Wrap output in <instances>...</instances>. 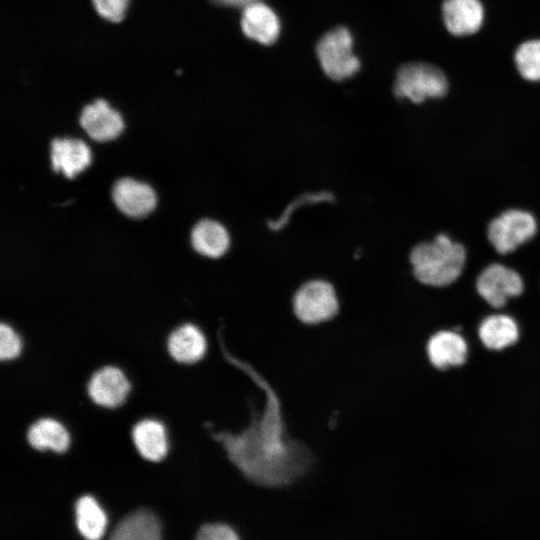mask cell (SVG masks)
Returning <instances> with one entry per match:
<instances>
[{
	"label": "cell",
	"mask_w": 540,
	"mask_h": 540,
	"mask_svg": "<svg viewBox=\"0 0 540 540\" xmlns=\"http://www.w3.org/2000/svg\"><path fill=\"white\" fill-rule=\"evenodd\" d=\"M241 28L248 38L271 45L278 39L281 25L278 16L268 5L256 1L244 7Z\"/></svg>",
	"instance_id": "cell-11"
},
{
	"label": "cell",
	"mask_w": 540,
	"mask_h": 540,
	"mask_svg": "<svg viewBox=\"0 0 540 540\" xmlns=\"http://www.w3.org/2000/svg\"><path fill=\"white\" fill-rule=\"evenodd\" d=\"M108 540H162L159 521L149 511L133 512L116 525Z\"/></svg>",
	"instance_id": "cell-18"
},
{
	"label": "cell",
	"mask_w": 540,
	"mask_h": 540,
	"mask_svg": "<svg viewBox=\"0 0 540 540\" xmlns=\"http://www.w3.org/2000/svg\"><path fill=\"white\" fill-rule=\"evenodd\" d=\"M29 445L38 450L64 453L68 450L71 437L67 428L58 420L44 417L33 422L27 430Z\"/></svg>",
	"instance_id": "cell-16"
},
{
	"label": "cell",
	"mask_w": 540,
	"mask_h": 540,
	"mask_svg": "<svg viewBox=\"0 0 540 540\" xmlns=\"http://www.w3.org/2000/svg\"><path fill=\"white\" fill-rule=\"evenodd\" d=\"M196 540H240L236 532L225 524H206L200 528Z\"/></svg>",
	"instance_id": "cell-24"
},
{
	"label": "cell",
	"mask_w": 540,
	"mask_h": 540,
	"mask_svg": "<svg viewBox=\"0 0 540 540\" xmlns=\"http://www.w3.org/2000/svg\"><path fill=\"white\" fill-rule=\"evenodd\" d=\"M430 362L438 369L462 365L467 357L465 340L456 332L440 331L427 344Z\"/></svg>",
	"instance_id": "cell-15"
},
{
	"label": "cell",
	"mask_w": 540,
	"mask_h": 540,
	"mask_svg": "<svg viewBox=\"0 0 540 540\" xmlns=\"http://www.w3.org/2000/svg\"><path fill=\"white\" fill-rule=\"evenodd\" d=\"M129 0H92L97 13L103 18L119 22L123 19Z\"/></svg>",
	"instance_id": "cell-23"
},
{
	"label": "cell",
	"mask_w": 540,
	"mask_h": 540,
	"mask_svg": "<svg viewBox=\"0 0 540 540\" xmlns=\"http://www.w3.org/2000/svg\"><path fill=\"white\" fill-rule=\"evenodd\" d=\"M448 91L445 74L432 64L415 62L402 66L397 72L394 94L419 104L428 98H440Z\"/></svg>",
	"instance_id": "cell-2"
},
{
	"label": "cell",
	"mask_w": 540,
	"mask_h": 540,
	"mask_svg": "<svg viewBox=\"0 0 540 540\" xmlns=\"http://www.w3.org/2000/svg\"><path fill=\"white\" fill-rule=\"evenodd\" d=\"M131 384L118 367L108 365L96 370L87 383L89 398L104 408H116L128 397Z\"/></svg>",
	"instance_id": "cell-7"
},
{
	"label": "cell",
	"mask_w": 540,
	"mask_h": 540,
	"mask_svg": "<svg viewBox=\"0 0 540 540\" xmlns=\"http://www.w3.org/2000/svg\"><path fill=\"white\" fill-rule=\"evenodd\" d=\"M536 230L537 223L531 213L510 209L490 222L488 239L497 252L507 254L530 240Z\"/></svg>",
	"instance_id": "cell-4"
},
{
	"label": "cell",
	"mask_w": 540,
	"mask_h": 540,
	"mask_svg": "<svg viewBox=\"0 0 540 540\" xmlns=\"http://www.w3.org/2000/svg\"><path fill=\"white\" fill-rule=\"evenodd\" d=\"M76 525L86 540H100L105 532L107 518L91 495H83L75 504Z\"/></svg>",
	"instance_id": "cell-20"
},
{
	"label": "cell",
	"mask_w": 540,
	"mask_h": 540,
	"mask_svg": "<svg viewBox=\"0 0 540 540\" xmlns=\"http://www.w3.org/2000/svg\"><path fill=\"white\" fill-rule=\"evenodd\" d=\"M466 260L465 248L445 234L416 245L410 262L416 279L429 286H446L461 275Z\"/></svg>",
	"instance_id": "cell-1"
},
{
	"label": "cell",
	"mask_w": 540,
	"mask_h": 540,
	"mask_svg": "<svg viewBox=\"0 0 540 540\" xmlns=\"http://www.w3.org/2000/svg\"><path fill=\"white\" fill-rule=\"evenodd\" d=\"M131 437L139 455L150 462H159L168 454L166 427L156 419L146 418L137 422L132 428Z\"/></svg>",
	"instance_id": "cell-12"
},
{
	"label": "cell",
	"mask_w": 540,
	"mask_h": 540,
	"mask_svg": "<svg viewBox=\"0 0 540 540\" xmlns=\"http://www.w3.org/2000/svg\"><path fill=\"white\" fill-rule=\"evenodd\" d=\"M91 153L88 146L79 139L63 138L51 142L52 168L73 178L88 167Z\"/></svg>",
	"instance_id": "cell-14"
},
{
	"label": "cell",
	"mask_w": 540,
	"mask_h": 540,
	"mask_svg": "<svg viewBox=\"0 0 540 540\" xmlns=\"http://www.w3.org/2000/svg\"><path fill=\"white\" fill-rule=\"evenodd\" d=\"M442 18L446 29L455 36L476 33L484 20V8L480 0H445Z\"/></svg>",
	"instance_id": "cell-10"
},
{
	"label": "cell",
	"mask_w": 540,
	"mask_h": 540,
	"mask_svg": "<svg viewBox=\"0 0 540 540\" xmlns=\"http://www.w3.org/2000/svg\"><path fill=\"white\" fill-rule=\"evenodd\" d=\"M479 337L489 349L500 350L514 344L519 337L516 322L507 315H491L479 327Z\"/></svg>",
	"instance_id": "cell-19"
},
{
	"label": "cell",
	"mask_w": 540,
	"mask_h": 540,
	"mask_svg": "<svg viewBox=\"0 0 540 540\" xmlns=\"http://www.w3.org/2000/svg\"><path fill=\"white\" fill-rule=\"evenodd\" d=\"M476 288L491 306L500 308L511 297L519 296L524 288L520 275L502 264L487 266L478 276Z\"/></svg>",
	"instance_id": "cell-6"
},
{
	"label": "cell",
	"mask_w": 540,
	"mask_h": 540,
	"mask_svg": "<svg viewBox=\"0 0 540 540\" xmlns=\"http://www.w3.org/2000/svg\"><path fill=\"white\" fill-rule=\"evenodd\" d=\"M112 198L123 214L133 218L146 216L156 205L153 189L131 178H122L114 184Z\"/></svg>",
	"instance_id": "cell-9"
},
{
	"label": "cell",
	"mask_w": 540,
	"mask_h": 540,
	"mask_svg": "<svg viewBox=\"0 0 540 540\" xmlns=\"http://www.w3.org/2000/svg\"><path fill=\"white\" fill-rule=\"evenodd\" d=\"M191 242L199 254L209 258H219L229 249L230 237L222 224L203 219L193 227Z\"/></svg>",
	"instance_id": "cell-17"
},
{
	"label": "cell",
	"mask_w": 540,
	"mask_h": 540,
	"mask_svg": "<svg viewBox=\"0 0 540 540\" xmlns=\"http://www.w3.org/2000/svg\"><path fill=\"white\" fill-rule=\"evenodd\" d=\"M316 52L322 70L332 80L350 78L360 68V61L353 53V37L345 27H337L323 35Z\"/></svg>",
	"instance_id": "cell-3"
},
{
	"label": "cell",
	"mask_w": 540,
	"mask_h": 540,
	"mask_svg": "<svg viewBox=\"0 0 540 540\" xmlns=\"http://www.w3.org/2000/svg\"><path fill=\"white\" fill-rule=\"evenodd\" d=\"M80 125L90 138L99 142L116 138L124 128L120 114L102 99L82 109Z\"/></svg>",
	"instance_id": "cell-8"
},
{
	"label": "cell",
	"mask_w": 540,
	"mask_h": 540,
	"mask_svg": "<svg viewBox=\"0 0 540 540\" xmlns=\"http://www.w3.org/2000/svg\"><path fill=\"white\" fill-rule=\"evenodd\" d=\"M296 316L304 323L316 324L332 318L338 310L334 287L324 280L304 283L293 299Z\"/></svg>",
	"instance_id": "cell-5"
},
{
	"label": "cell",
	"mask_w": 540,
	"mask_h": 540,
	"mask_svg": "<svg viewBox=\"0 0 540 540\" xmlns=\"http://www.w3.org/2000/svg\"><path fill=\"white\" fill-rule=\"evenodd\" d=\"M23 344L19 334L7 323L0 326V358L9 361L17 358L22 352Z\"/></svg>",
	"instance_id": "cell-22"
},
{
	"label": "cell",
	"mask_w": 540,
	"mask_h": 540,
	"mask_svg": "<svg viewBox=\"0 0 540 540\" xmlns=\"http://www.w3.org/2000/svg\"><path fill=\"white\" fill-rule=\"evenodd\" d=\"M167 350L170 357L181 364H193L203 358L207 341L203 332L194 324L186 323L175 328L168 336Z\"/></svg>",
	"instance_id": "cell-13"
},
{
	"label": "cell",
	"mask_w": 540,
	"mask_h": 540,
	"mask_svg": "<svg viewBox=\"0 0 540 540\" xmlns=\"http://www.w3.org/2000/svg\"><path fill=\"white\" fill-rule=\"evenodd\" d=\"M217 4L225 6H234V7H245L250 3L259 1V0H213Z\"/></svg>",
	"instance_id": "cell-25"
},
{
	"label": "cell",
	"mask_w": 540,
	"mask_h": 540,
	"mask_svg": "<svg viewBox=\"0 0 540 540\" xmlns=\"http://www.w3.org/2000/svg\"><path fill=\"white\" fill-rule=\"evenodd\" d=\"M514 61L519 74L528 81H540V40L523 42L516 50Z\"/></svg>",
	"instance_id": "cell-21"
}]
</instances>
